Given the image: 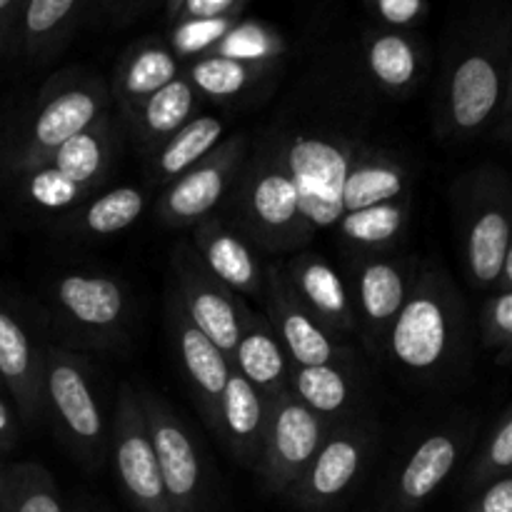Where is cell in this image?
Instances as JSON below:
<instances>
[{
	"mask_svg": "<svg viewBox=\"0 0 512 512\" xmlns=\"http://www.w3.org/2000/svg\"><path fill=\"white\" fill-rule=\"evenodd\" d=\"M143 210V190L135 185H120L108 193H100L98 198H88L83 205L65 213L60 230L75 238H108L138 223Z\"/></svg>",
	"mask_w": 512,
	"mask_h": 512,
	"instance_id": "4316f807",
	"label": "cell"
},
{
	"mask_svg": "<svg viewBox=\"0 0 512 512\" xmlns=\"http://www.w3.org/2000/svg\"><path fill=\"white\" fill-rule=\"evenodd\" d=\"M463 328L465 313L458 290L443 270L428 268L410 285L383 353L410 378L435 380L458 360Z\"/></svg>",
	"mask_w": 512,
	"mask_h": 512,
	"instance_id": "6da1fadb",
	"label": "cell"
},
{
	"mask_svg": "<svg viewBox=\"0 0 512 512\" xmlns=\"http://www.w3.org/2000/svg\"><path fill=\"white\" fill-rule=\"evenodd\" d=\"M368 68L380 88L400 95L418 80V55L415 48L398 33H385L370 43Z\"/></svg>",
	"mask_w": 512,
	"mask_h": 512,
	"instance_id": "d6a6232c",
	"label": "cell"
},
{
	"mask_svg": "<svg viewBox=\"0 0 512 512\" xmlns=\"http://www.w3.org/2000/svg\"><path fill=\"white\" fill-rule=\"evenodd\" d=\"M470 512H512V473L485 485Z\"/></svg>",
	"mask_w": 512,
	"mask_h": 512,
	"instance_id": "60d3db41",
	"label": "cell"
},
{
	"mask_svg": "<svg viewBox=\"0 0 512 512\" xmlns=\"http://www.w3.org/2000/svg\"><path fill=\"white\" fill-rule=\"evenodd\" d=\"M0 385L28 425L45 418L43 353L35 348L23 320L0 303Z\"/></svg>",
	"mask_w": 512,
	"mask_h": 512,
	"instance_id": "d6986e66",
	"label": "cell"
},
{
	"mask_svg": "<svg viewBox=\"0 0 512 512\" xmlns=\"http://www.w3.org/2000/svg\"><path fill=\"white\" fill-rule=\"evenodd\" d=\"M175 298L195 328L233 358L250 308L203 265L193 245H178L170 258Z\"/></svg>",
	"mask_w": 512,
	"mask_h": 512,
	"instance_id": "9c48e42d",
	"label": "cell"
},
{
	"mask_svg": "<svg viewBox=\"0 0 512 512\" xmlns=\"http://www.w3.org/2000/svg\"><path fill=\"white\" fill-rule=\"evenodd\" d=\"M415 275L403 258L383 253H360L355 258V320L365 348L373 355L385 350V338L403 308Z\"/></svg>",
	"mask_w": 512,
	"mask_h": 512,
	"instance_id": "2e32d148",
	"label": "cell"
},
{
	"mask_svg": "<svg viewBox=\"0 0 512 512\" xmlns=\"http://www.w3.org/2000/svg\"><path fill=\"white\" fill-rule=\"evenodd\" d=\"M173 512L205 510V473L198 448L183 420L153 393H138Z\"/></svg>",
	"mask_w": 512,
	"mask_h": 512,
	"instance_id": "7c38bea8",
	"label": "cell"
},
{
	"mask_svg": "<svg viewBox=\"0 0 512 512\" xmlns=\"http://www.w3.org/2000/svg\"><path fill=\"white\" fill-rule=\"evenodd\" d=\"M288 390L330 425L343 420L358 403V385L343 365H293Z\"/></svg>",
	"mask_w": 512,
	"mask_h": 512,
	"instance_id": "484cf974",
	"label": "cell"
},
{
	"mask_svg": "<svg viewBox=\"0 0 512 512\" xmlns=\"http://www.w3.org/2000/svg\"><path fill=\"white\" fill-rule=\"evenodd\" d=\"M498 120H500V133L503 135L510 133L512 130V75H510L508 88H505V93H503V103H500Z\"/></svg>",
	"mask_w": 512,
	"mask_h": 512,
	"instance_id": "bcb514c9",
	"label": "cell"
},
{
	"mask_svg": "<svg viewBox=\"0 0 512 512\" xmlns=\"http://www.w3.org/2000/svg\"><path fill=\"white\" fill-rule=\"evenodd\" d=\"M233 213L240 235L268 250H290L308 243L310 228L298 205V190L278 153L275 138H265L233 185Z\"/></svg>",
	"mask_w": 512,
	"mask_h": 512,
	"instance_id": "7a4b0ae2",
	"label": "cell"
},
{
	"mask_svg": "<svg viewBox=\"0 0 512 512\" xmlns=\"http://www.w3.org/2000/svg\"><path fill=\"white\" fill-rule=\"evenodd\" d=\"M0 390H3V385H0Z\"/></svg>",
	"mask_w": 512,
	"mask_h": 512,
	"instance_id": "f5cc1de1",
	"label": "cell"
},
{
	"mask_svg": "<svg viewBox=\"0 0 512 512\" xmlns=\"http://www.w3.org/2000/svg\"><path fill=\"white\" fill-rule=\"evenodd\" d=\"M230 30L228 18H200V20H185L178 30L173 33V48L180 55H195L203 50L213 48L225 33Z\"/></svg>",
	"mask_w": 512,
	"mask_h": 512,
	"instance_id": "ab89813d",
	"label": "cell"
},
{
	"mask_svg": "<svg viewBox=\"0 0 512 512\" xmlns=\"http://www.w3.org/2000/svg\"><path fill=\"white\" fill-rule=\"evenodd\" d=\"M368 453V430L355 423L330 425L318 455L288 498L305 512H323L333 508L360 478Z\"/></svg>",
	"mask_w": 512,
	"mask_h": 512,
	"instance_id": "9a60e30c",
	"label": "cell"
},
{
	"mask_svg": "<svg viewBox=\"0 0 512 512\" xmlns=\"http://www.w3.org/2000/svg\"><path fill=\"white\" fill-rule=\"evenodd\" d=\"M248 153V135L238 133L223 140L213 153L168 185L158 205L160 220L173 228L203 223L233 190Z\"/></svg>",
	"mask_w": 512,
	"mask_h": 512,
	"instance_id": "8fae6325",
	"label": "cell"
},
{
	"mask_svg": "<svg viewBox=\"0 0 512 512\" xmlns=\"http://www.w3.org/2000/svg\"><path fill=\"white\" fill-rule=\"evenodd\" d=\"M225 125L215 115H198L150 153V180L173 183L223 143Z\"/></svg>",
	"mask_w": 512,
	"mask_h": 512,
	"instance_id": "f1b7e54d",
	"label": "cell"
},
{
	"mask_svg": "<svg viewBox=\"0 0 512 512\" xmlns=\"http://www.w3.org/2000/svg\"><path fill=\"white\" fill-rule=\"evenodd\" d=\"M458 215L470 283L475 288H493L503 273L512 240V183L508 175L493 168L465 175L458 185Z\"/></svg>",
	"mask_w": 512,
	"mask_h": 512,
	"instance_id": "5b68a950",
	"label": "cell"
},
{
	"mask_svg": "<svg viewBox=\"0 0 512 512\" xmlns=\"http://www.w3.org/2000/svg\"><path fill=\"white\" fill-rule=\"evenodd\" d=\"M10 490V465L0 463V512L5 508V500H8Z\"/></svg>",
	"mask_w": 512,
	"mask_h": 512,
	"instance_id": "c3c4849f",
	"label": "cell"
},
{
	"mask_svg": "<svg viewBox=\"0 0 512 512\" xmlns=\"http://www.w3.org/2000/svg\"><path fill=\"white\" fill-rule=\"evenodd\" d=\"M168 328L173 333L175 345H178L180 365L185 370V378H188L190 388H193L195 398H198L205 420L215 430L220 398H223L225 383H228L230 373H233V363H230L228 355L213 340L205 338L195 328L193 320L180 308L175 295L168 298Z\"/></svg>",
	"mask_w": 512,
	"mask_h": 512,
	"instance_id": "ac0fdd59",
	"label": "cell"
},
{
	"mask_svg": "<svg viewBox=\"0 0 512 512\" xmlns=\"http://www.w3.org/2000/svg\"><path fill=\"white\" fill-rule=\"evenodd\" d=\"M410 218V200H390L373 208L345 213L338 223L340 235L348 245L363 253H383L385 248L400 240Z\"/></svg>",
	"mask_w": 512,
	"mask_h": 512,
	"instance_id": "4dcf8cb0",
	"label": "cell"
},
{
	"mask_svg": "<svg viewBox=\"0 0 512 512\" xmlns=\"http://www.w3.org/2000/svg\"><path fill=\"white\" fill-rule=\"evenodd\" d=\"M512 470V410L498 423L468 473L470 488H485Z\"/></svg>",
	"mask_w": 512,
	"mask_h": 512,
	"instance_id": "d590c367",
	"label": "cell"
},
{
	"mask_svg": "<svg viewBox=\"0 0 512 512\" xmlns=\"http://www.w3.org/2000/svg\"><path fill=\"white\" fill-rule=\"evenodd\" d=\"M13 178L18 183V190L25 203L38 210H45V213L65 215L78 208V205H83L88 198H93L88 188L68 180L48 163L35 165V168L25 170V173L13 175Z\"/></svg>",
	"mask_w": 512,
	"mask_h": 512,
	"instance_id": "1f68e13d",
	"label": "cell"
},
{
	"mask_svg": "<svg viewBox=\"0 0 512 512\" xmlns=\"http://www.w3.org/2000/svg\"><path fill=\"white\" fill-rule=\"evenodd\" d=\"M118 140V125L105 113L83 133L65 140L53 153L45 155L43 163L53 165L65 178L95 193V188L105 183L110 168H113V160L118 155Z\"/></svg>",
	"mask_w": 512,
	"mask_h": 512,
	"instance_id": "603a6c76",
	"label": "cell"
},
{
	"mask_svg": "<svg viewBox=\"0 0 512 512\" xmlns=\"http://www.w3.org/2000/svg\"><path fill=\"white\" fill-rule=\"evenodd\" d=\"M280 270L300 303L335 340L345 343L358 333L353 295H350L343 275L328 260L313 253L298 255L280 265Z\"/></svg>",
	"mask_w": 512,
	"mask_h": 512,
	"instance_id": "e0dca14e",
	"label": "cell"
},
{
	"mask_svg": "<svg viewBox=\"0 0 512 512\" xmlns=\"http://www.w3.org/2000/svg\"><path fill=\"white\" fill-rule=\"evenodd\" d=\"M193 250L205 268L233 293L263 300L265 270L238 230H230L215 218H205L203 223L195 225Z\"/></svg>",
	"mask_w": 512,
	"mask_h": 512,
	"instance_id": "ffe728a7",
	"label": "cell"
},
{
	"mask_svg": "<svg viewBox=\"0 0 512 512\" xmlns=\"http://www.w3.org/2000/svg\"><path fill=\"white\" fill-rule=\"evenodd\" d=\"M463 455V435L438 430L428 435L400 468L393 488V503L400 512L418 510L450 478Z\"/></svg>",
	"mask_w": 512,
	"mask_h": 512,
	"instance_id": "7402d4cb",
	"label": "cell"
},
{
	"mask_svg": "<svg viewBox=\"0 0 512 512\" xmlns=\"http://www.w3.org/2000/svg\"><path fill=\"white\" fill-rule=\"evenodd\" d=\"M270 400L233 368L225 383L218 408L215 433L223 438L225 448L243 465H258L263 450L265 425H268Z\"/></svg>",
	"mask_w": 512,
	"mask_h": 512,
	"instance_id": "44dd1931",
	"label": "cell"
},
{
	"mask_svg": "<svg viewBox=\"0 0 512 512\" xmlns=\"http://www.w3.org/2000/svg\"><path fill=\"white\" fill-rule=\"evenodd\" d=\"M280 53V43L268 33L265 28L253 23L238 25V28L228 30L225 38L215 45V53L220 58L240 60V63H255L260 65L263 60L275 58Z\"/></svg>",
	"mask_w": 512,
	"mask_h": 512,
	"instance_id": "8d00e7d4",
	"label": "cell"
},
{
	"mask_svg": "<svg viewBox=\"0 0 512 512\" xmlns=\"http://www.w3.org/2000/svg\"><path fill=\"white\" fill-rule=\"evenodd\" d=\"M330 423L305 408L290 390L270 400L258 473L273 495H290L318 455Z\"/></svg>",
	"mask_w": 512,
	"mask_h": 512,
	"instance_id": "52a82bcc",
	"label": "cell"
},
{
	"mask_svg": "<svg viewBox=\"0 0 512 512\" xmlns=\"http://www.w3.org/2000/svg\"><path fill=\"white\" fill-rule=\"evenodd\" d=\"M178 78V63L173 53L158 45L138 50L128 63L123 65L115 83V95H118L120 113L125 115V123L135 118L145 100L158 93L168 83Z\"/></svg>",
	"mask_w": 512,
	"mask_h": 512,
	"instance_id": "f546056e",
	"label": "cell"
},
{
	"mask_svg": "<svg viewBox=\"0 0 512 512\" xmlns=\"http://www.w3.org/2000/svg\"><path fill=\"white\" fill-rule=\"evenodd\" d=\"M175 3H180V0H175Z\"/></svg>",
	"mask_w": 512,
	"mask_h": 512,
	"instance_id": "816d5d0a",
	"label": "cell"
},
{
	"mask_svg": "<svg viewBox=\"0 0 512 512\" xmlns=\"http://www.w3.org/2000/svg\"><path fill=\"white\" fill-rule=\"evenodd\" d=\"M408 168L400 158L385 150L360 148L348 180H345V213L373 208V205L400 200L408 193Z\"/></svg>",
	"mask_w": 512,
	"mask_h": 512,
	"instance_id": "d4e9b609",
	"label": "cell"
},
{
	"mask_svg": "<svg viewBox=\"0 0 512 512\" xmlns=\"http://www.w3.org/2000/svg\"><path fill=\"white\" fill-rule=\"evenodd\" d=\"M505 140H510V143H512V130H510V133H505Z\"/></svg>",
	"mask_w": 512,
	"mask_h": 512,
	"instance_id": "681fc988",
	"label": "cell"
},
{
	"mask_svg": "<svg viewBox=\"0 0 512 512\" xmlns=\"http://www.w3.org/2000/svg\"><path fill=\"white\" fill-rule=\"evenodd\" d=\"M235 0H185V10H188L190 20L200 18H225Z\"/></svg>",
	"mask_w": 512,
	"mask_h": 512,
	"instance_id": "7bdbcfd3",
	"label": "cell"
},
{
	"mask_svg": "<svg viewBox=\"0 0 512 512\" xmlns=\"http://www.w3.org/2000/svg\"><path fill=\"white\" fill-rule=\"evenodd\" d=\"M110 450H113L118 483L133 510L173 512L163 478H160L143 408H140V395L130 385H120Z\"/></svg>",
	"mask_w": 512,
	"mask_h": 512,
	"instance_id": "30bf717a",
	"label": "cell"
},
{
	"mask_svg": "<svg viewBox=\"0 0 512 512\" xmlns=\"http://www.w3.org/2000/svg\"><path fill=\"white\" fill-rule=\"evenodd\" d=\"M195 105H198V90L185 78H175L158 93L150 95L143 108L130 120V133L135 135L145 153H153L163 140L178 133L185 123L193 120Z\"/></svg>",
	"mask_w": 512,
	"mask_h": 512,
	"instance_id": "83f0119b",
	"label": "cell"
},
{
	"mask_svg": "<svg viewBox=\"0 0 512 512\" xmlns=\"http://www.w3.org/2000/svg\"><path fill=\"white\" fill-rule=\"evenodd\" d=\"M18 443V420L10 405L0 398V450H10Z\"/></svg>",
	"mask_w": 512,
	"mask_h": 512,
	"instance_id": "ee69618b",
	"label": "cell"
},
{
	"mask_svg": "<svg viewBox=\"0 0 512 512\" xmlns=\"http://www.w3.org/2000/svg\"><path fill=\"white\" fill-rule=\"evenodd\" d=\"M260 78V65L240 63V60L208 55L190 68V83L198 93L208 98H235L253 88Z\"/></svg>",
	"mask_w": 512,
	"mask_h": 512,
	"instance_id": "e575fe53",
	"label": "cell"
},
{
	"mask_svg": "<svg viewBox=\"0 0 512 512\" xmlns=\"http://www.w3.org/2000/svg\"><path fill=\"white\" fill-rule=\"evenodd\" d=\"M483 343L512 360V290H500L483 305L480 313Z\"/></svg>",
	"mask_w": 512,
	"mask_h": 512,
	"instance_id": "f35d334b",
	"label": "cell"
},
{
	"mask_svg": "<svg viewBox=\"0 0 512 512\" xmlns=\"http://www.w3.org/2000/svg\"><path fill=\"white\" fill-rule=\"evenodd\" d=\"M78 0H28L23 13V38L28 53L38 50V43L55 33L63 20L73 13Z\"/></svg>",
	"mask_w": 512,
	"mask_h": 512,
	"instance_id": "74e56055",
	"label": "cell"
},
{
	"mask_svg": "<svg viewBox=\"0 0 512 512\" xmlns=\"http://www.w3.org/2000/svg\"><path fill=\"white\" fill-rule=\"evenodd\" d=\"M43 398L45 418L53 420L65 448L88 470L100 468L108 435L93 373L83 355L58 345L43 350Z\"/></svg>",
	"mask_w": 512,
	"mask_h": 512,
	"instance_id": "277c9868",
	"label": "cell"
},
{
	"mask_svg": "<svg viewBox=\"0 0 512 512\" xmlns=\"http://www.w3.org/2000/svg\"><path fill=\"white\" fill-rule=\"evenodd\" d=\"M230 363L268 400L278 398L280 393L288 390V378L293 363L285 355L283 345H280L278 335L270 328L265 315H255L250 310Z\"/></svg>",
	"mask_w": 512,
	"mask_h": 512,
	"instance_id": "cb8c5ba5",
	"label": "cell"
},
{
	"mask_svg": "<svg viewBox=\"0 0 512 512\" xmlns=\"http://www.w3.org/2000/svg\"><path fill=\"white\" fill-rule=\"evenodd\" d=\"M108 113V90L100 83H78L45 95L28 115L20 133L5 153L10 178L43 163L65 140L75 138L85 128Z\"/></svg>",
	"mask_w": 512,
	"mask_h": 512,
	"instance_id": "8992f818",
	"label": "cell"
},
{
	"mask_svg": "<svg viewBox=\"0 0 512 512\" xmlns=\"http://www.w3.org/2000/svg\"><path fill=\"white\" fill-rule=\"evenodd\" d=\"M15 8H18V0H0V53L5 48V40H8Z\"/></svg>",
	"mask_w": 512,
	"mask_h": 512,
	"instance_id": "f6af8a7d",
	"label": "cell"
},
{
	"mask_svg": "<svg viewBox=\"0 0 512 512\" xmlns=\"http://www.w3.org/2000/svg\"><path fill=\"white\" fill-rule=\"evenodd\" d=\"M498 288L500 290H512V240H510V245H508V253H505L503 273H500Z\"/></svg>",
	"mask_w": 512,
	"mask_h": 512,
	"instance_id": "7dc6e473",
	"label": "cell"
},
{
	"mask_svg": "<svg viewBox=\"0 0 512 512\" xmlns=\"http://www.w3.org/2000/svg\"><path fill=\"white\" fill-rule=\"evenodd\" d=\"M505 80L498 60L488 53H470L458 60L448 78L438 130L448 140H470L488 128L500 113Z\"/></svg>",
	"mask_w": 512,
	"mask_h": 512,
	"instance_id": "4fadbf2b",
	"label": "cell"
},
{
	"mask_svg": "<svg viewBox=\"0 0 512 512\" xmlns=\"http://www.w3.org/2000/svg\"><path fill=\"white\" fill-rule=\"evenodd\" d=\"M423 0H378V13L390 25H408L420 15Z\"/></svg>",
	"mask_w": 512,
	"mask_h": 512,
	"instance_id": "b9f144b4",
	"label": "cell"
},
{
	"mask_svg": "<svg viewBox=\"0 0 512 512\" xmlns=\"http://www.w3.org/2000/svg\"><path fill=\"white\" fill-rule=\"evenodd\" d=\"M75 512H93V510H88V508H78Z\"/></svg>",
	"mask_w": 512,
	"mask_h": 512,
	"instance_id": "f907efd6",
	"label": "cell"
},
{
	"mask_svg": "<svg viewBox=\"0 0 512 512\" xmlns=\"http://www.w3.org/2000/svg\"><path fill=\"white\" fill-rule=\"evenodd\" d=\"M48 300L58 323L88 345H115L128 328V293L113 275L65 273L53 280Z\"/></svg>",
	"mask_w": 512,
	"mask_h": 512,
	"instance_id": "ba28073f",
	"label": "cell"
},
{
	"mask_svg": "<svg viewBox=\"0 0 512 512\" xmlns=\"http://www.w3.org/2000/svg\"><path fill=\"white\" fill-rule=\"evenodd\" d=\"M3 512H65L53 475L38 463L10 465V490Z\"/></svg>",
	"mask_w": 512,
	"mask_h": 512,
	"instance_id": "836d02e7",
	"label": "cell"
},
{
	"mask_svg": "<svg viewBox=\"0 0 512 512\" xmlns=\"http://www.w3.org/2000/svg\"><path fill=\"white\" fill-rule=\"evenodd\" d=\"M265 318L270 328L278 335L285 355L293 365H343L353 368V353L345 348V343L335 340L318 320L310 315L293 293V288L285 280L283 270H265Z\"/></svg>",
	"mask_w": 512,
	"mask_h": 512,
	"instance_id": "5bb4252c",
	"label": "cell"
},
{
	"mask_svg": "<svg viewBox=\"0 0 512 512\" xmlns=\"http://www.w3.org/2000/svg\"><path fill=\"white\" fill-rule=\"evenodd\" d=\"M273 138L298 190L300 215L310 233L338 228L345 215V180L358 158L360 145L318 130H298Z\"/></svg>",
	"mask_w": 512,
	"mask_h": 512,
	"instance_id": "3957f363",
	"label": "cell"
}]
</instances>
